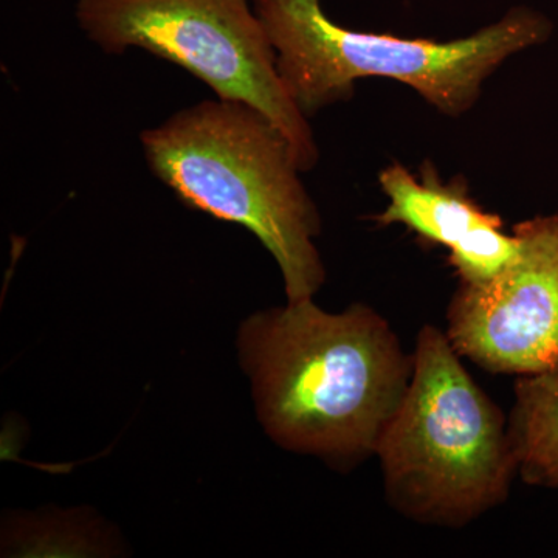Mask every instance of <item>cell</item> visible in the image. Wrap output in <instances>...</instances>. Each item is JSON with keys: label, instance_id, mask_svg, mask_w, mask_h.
<instances>
[{"label": "cell", "instance_id": "4", "mask_svg": "<svg viewBox=\"0 0 558 558\" xmlns=\"http://www.w3.org/2000/svg\"><path fill=\"white\" fill-rule=\"evenodd\" d=\"M253 9L277 53L279 75L307 119L348 101L363 78L409 84L444 116H462L502 62L553 33L548 17L527 7L449 43L349 31L329 20L322 0H253Z\"/></svg>", "mask_w": 558, "mask_h": 558}, {"label": "cell", "instance_id": "1", "mask_svg": "<svg viewBox=\"0 0 558 558\" xmlns=\"http://www.w3.org/2000/svg\"><path fill=\"white\" fill-rule=\"evenodd\" d=\"M238 348L270 439L341 472L376 458L413 376V354L362 303L340 314L314 299L256 312Z\"/></svg>", "mask_w": 558, "mask_h": 558}, {"label": "cell", "instance_id": "8", "mask_svg": "<svg viewBox=\"0 0 558 558\" xmlns=\"http://www.w3.org/2000/svg\"><path fill=\"white\" fill-rule=\"evenodd\" d=\"M508 421L520 478L558 492V365L517 379Z\"/></svg>", "mask_w": 558, "mask_h": 558}, {"label": "cell", "instance_id": "6", "mask_svg": "<svg viewBox=\"0 0 558 558\" xmlns=\"http://www.w3.org/2000/svg\"><path fill=\"white\" fill-rule=\"evenodd\" d=\"M513 234L509 266L483 284H459L446 333L462 359L520 377L558 365V215L524 220Z\"/></svg>", "mask_w": 558, "mask_h": 558}, {"label": "cell", "instance_id": "2", "mask_svg": "<svg viewBox=\"0 0 558 558\" xmlns=\"http://www.w3.org/2000/svg\"><path fill=\"white\" fill-rule=\"evenodd\" d=\"M150 171L183 204L252 231L277 260L289 303L312 300L326 270L317 205L289 138L240 101H202L142 132Z\"/></svg>", "mask_w": 558, "mask_h": 558}, {"label": "cell", "instance_id": "3", "mask_svg": "<svg viewBox=\"0 0 558 558\" xmlns=\"http://www.w3.org/2000/svg\"><path fill=\"white\" fill-rule=\"evenodd\" d=\"M409 389L377 446L385 498L424 526L461 529L506 502L519 475L509 421L446 330L422 326Z\"/></svg>", "mask_w": 558, "mask_h": 558}, {"label": "cell", "instance_id": "5", "mask_svg": "<svg viewBox=\"0 0 558 558\" xmlns=\"http://www.w3.org/2000/svg\"><path fill=\"white\" fill-rule=\"evenodd\" d=\"M76 21L105 53L148 51L185 69L220 100L259 110L289 138L303 172L318 163L310 121L290 97L248 0H78Z\"/></svg>", "mask_w": 558, "mask_h": 558}, {"label": "cell", "instance_id": "7", "mask_svg": "<svg viewBox=\"0 0 558 558\" xmlns=\"http://www.w3.org/2000/svg\"><path fill=\"white\" fill-rule=\"evenodd\" d=\"M379 183L388 205L376 222L400 223L421 240L449 248L450 266L462 284H483L515 258V234L506 233L501 218L470 197L464 180L442 183L432 165L417 179L402 165H391L380 172Z\"/></svg>", "mask_w": 558, "mask_h": 558}]
</instances>
